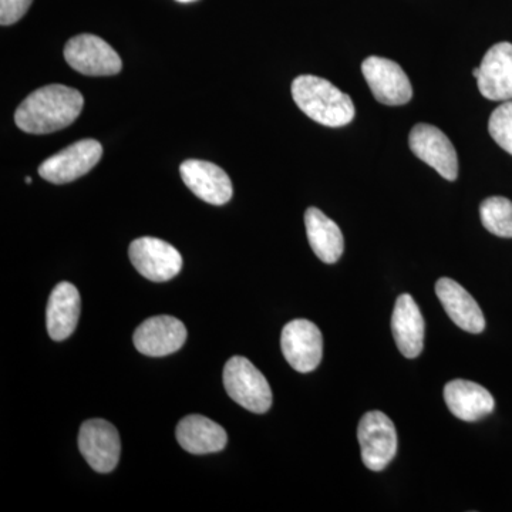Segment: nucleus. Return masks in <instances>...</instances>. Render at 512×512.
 Segmentation results:
<instances>
[{"label":"nucleus","instance_id":"9","mask_svg":"<svg viewBox=\"0 0 512 512\" xmlns=\"http://www.w3.org/2000/svg\"><path fill=\"white\" fill-rule=\"evenodd\" d=\"M281 348L286 362L296 372H313L322 362V333L311 320H292L282 330Z\"/></svg>","mask_w":512,"mask_h":512},{"label":"nucleus","instance_id":"21","mask_svg":"<svg viewBox=\"0 0 512 512\" xmlns=\"http://www.w3.org/2000/svg\"><path fill=\"white\" fill-rule=\"evenodd\" d=\"M484 228L501 238H512V202L504 197H490L481 202Z\"/></svg>","mask_w":512,"mask_h":512},{"label":"nucleus","instance_id":"20","mask_svg":"<svg viewBox=\"0 0 512 512\" xmlns=\"http://www.w3.org/2000/svg\"><path fill=\"white\" fill-rule=\"evenodd\" d=\"M306 234L312 251L325 264H335L345 249V239L336 222L318 208H308L305 214Z\"/></svg>","mask_w":512,"mask_h":512},{"label":"nucleus","instance_id":"25","mask_svg":"<svg viewBox=\"0 0 512 512\" xmlns=\"http://www.w3.org/2000/svg\"><path fill=\"white\" fill-rule=\"evenodd\" d=\"M26 184H32V178L26 177L25 178Z\"/></svg>","mask_w":512,"mask_h":512},{"label":"nucleus","instance_id":"14","mask_svg":"<svg viewBox=\"0 0 512 512\" xmlns=\"http://www.w3.org/2000/svg\"><path fill=\"white\" fill-rule=\"evenodd\" d=\"M184 184L200 200L211 205H224L234 194L231 178L218 165L210 161L187 160L180 167Z\"/></svg>","mask_w":512,"mask_h":512},{"label":"nucleus","instance_id":"11","mask_svg":"<svg viewBox=\"0 0 512 512\" xmlns=\"http://www.w3.org/2000/svg\"><path fill=\"white\" fill-rule=\"evenodd\" d=\"M409 146L414 156L429 164L448 181L458 175V157L450 138L440 128L430 124H417L410 131Z\"/></svg>","mask_w":512,"mask_h":512},{"label":"nucleus","instance_id":"7","mask_svg":"<svg viewBox=\"0 0 512 512\" xmlns=\"http://www.w3.org/2000/svg\"><path fill=\"white\" fill-rule=\"evenodd\" d=\"M64 57L72 69L86 76H114L123 67L116 50L94 35L72 37L64 47Z\"/></svg>","mask_w":512,"mask_h":512},{"label":"nucleus","instance_id":"2","mask_svg":"<svg viewBox=\"0 0 512 512\" xmlns=\"http://www.w3.org/2000/svg\"><path fill=\"white\" fill-rule=\"evenodd\" d=\"M292 97L309 119L322 126H348L355 117V106L348 94L340 92L328 80L311 74L293 80Z\"/></svg>","mask_w":512,"mask_h":512},{"label":"nucleus","instance_id":"22","mask_svg":"<svg viewBox=\"0 0 512 512\" xmlns=\"http://www.w3.org/2000/svg\"><path fill=\"white\" fill-rule=\"evenodd\" d=\"M488 131L495 143L512 156V100L505 101L493 111Z\"/></svg>","mask_w":512,"mask_h":512},{"label":"nucleus","instance_id":"23","mask_svg":"<svg viewBox=\"0 0 512 512\" xmlns=\"http://www.w3.org/2000/svg\"><path fill=\"white\" fill-rule=\"evenodd\" d=\"M33 0H0V25L10 26L28 12Z\"/></svg>","mask_w":512,"mask_h":512},{"label":"nucleus","instance_id":"13","mask_svg":"<svg viewBox=\"0 0 512 512\" xmlns=\"http://www.w3.org/2000/svg\"><path fill=\"white\" fill-rule=\"evenodd\" d=\"M478 89L485 99L512 100V45L497 43L485 53L483 62L473 70Z\"/></svg>","mask_w":512,"mask_h":512},{"label":"nucleus","instance_id":"5","mask_svg":"<svg viewBox=\"0 0 512 512\" xmlns=\"http://www.w3.org/2000/svg\"><path fill=\"white\" fill-rule=\"evenodd\" d=\"M103 156V147L97 140L86 138L64 148L39 167L40 177L52 184H67L93 170Z\"/></svg>","mask_w":512,"mask_h":512},{"label":"nucleus","instance_id":"12","mask_svg":"<svg viewBox=\"0 0 512 512\" xmlns=\"http://www.w3.org/2000/svg\"><path fill=\"white\" fill-rule=\"evenodd\" d=\"M187 340L184 323L174 316L160 315L147 319L134 332V346L138 352L151 357L173 355Z\"/></svg>","mask_w":512,"mask_h":512},{"label":"nucleus","instance_id":"6","mask_svg":"<svg viewBox=\"0 0 512 512\" xmlns=\"http://www.w3.org/2000/svg\"><path fill=\"white\" fill-rule=\"evenodd\" d=\"M131 264L148 281L167 282L175 278L183 268V256L163 241L153 237L138 238L128 248Z\"/></svg>","mask_w":512,"mask_h":512},{"label":"nucleus","instance_id":"16","mask_svg":"<svg viewBox=\"0 0 512 512\" xmlns=\"http://www.w3.org/2000/svg\"><path fill=\"white\" fill-rule=\"evenodd\" d=\"M393 338L397 348L407 359H416L423 352L424 326L419 306L409 293L397 298L392 316Z\"/></svg>","mask_w":512,"mask_h":512},{"label":"nucleus","instance_id":"8","mask_svg":"<svg viewBox=\"0 0 512 512\" xmlns=\"http://www.w3.org/2000/svg\"><path fill=\"white\" fill-rule=\"evenodd\" d=\"M79 448L94 471L101 474L111 473L120 460L119 431L106 420L84 421L80 427Z\"/></svg>","mask_w":512,"mask_h":512},{"label":"nucleus","instance_id":"19","mask_svg":"<svg viewBox=\"0 0 512 512\" xmlns=\"http://www.w3.org/2000/svg\"><path fill=\"white\" fill-rule=\"evenodd\" d=\"M178 443L191 454L218 453L224 450L228 443L227 431L200 414H191L178 423L175 430Z\"/></svg>","mask_w":512,"mask_h":512},{"label":"nucleus","instance_id":"18","mask_svg":"<svg viewBox=\"0 0 512 512\" xmlns=\"http://www.w3.org/2000/svg\"><path fill=\"white\" fill-rule=\"evenodd\" d=\"M82 299L76 286L62 282L56 286L47 303L46 322L50 338L62 342L73 335L79 323Z\"/></svg>","mask_w":512,"mask_h":512},{"label":"nucleus","instance_id":"15","mask_svg":"<svg viewBox=\"0 0 512 512\" xmlns=\"http://www.w3.org/2000/svg\"><path fill=\"white\" fill-rule=\"evenodd\" d=\"M436 295L443 305L448 318L468 333L483 332L485 319L483 311L470 295L458 282L450 278H441L436 284Z\"/></svg>","mask_w":512,"mask_h":512},{"label":"nucleus","instance_id":"10","mask_svg":"<svg viewBox=\"0 0 512 512\" xmlns=\"http://www.w3.org/2000/svg\"><path fill=\"white\" fill-rule=\"evenodd\" d=\"M370 90L377 101L386 106H403L412 100L413 89L402 67L384 57H367L362 64Z\"/></svg>","mask_w":512,"mask_h":512},{"label":"nucleus","instance_id":"3","mask_svg":"<svg viewBox=\"0 0 512 512\" xmlns=\"http://www.w3.org/2000/svg\"><path fill=\"white\" fill-rule=\"evenodd\" d=\"M228 396L248 412L264 414L272 406V390L266 377L247 359L234 356L224 367Z\"/></svg>","mask_w":512,"mask_h":512},{"label":"nucleus","instance_id":"24","mask_svg":"<svg viewBox=\"0 0 512 512\" xmlns=\"http://www.w3.org/2000/svg\"><path fill=\"white\" fill-rule=\"evenodd\" d=\"M177 2H180V3H191V2H195V0H177Z\"/></svg>","mask_w":512,"mask_h":512},{"label":"nucleus","instance_id":"17","mask_svg":"<svg viewBox=\"0 0 512 512\" xmlns=\"http://www.w3.org/2000/svg\"><path fill=\"white\" fill-rule=\"evenodd\" d=\"M444 400L448 410L457 419L478 421L494 412L495 400L485 387L468 380H451L444 387Z\"/></svg>","mask_w":512,"mask_h":512},{"label":"nucleus","instance_id":"1","mask_svg":"<svg viewBox=\"0 0 512 512\" xmlns=\"http://www.w3.org/2000/svg\"><path fill=\"white\" fill-rule=\"evenodd\" d=\"M84 99L79 90L50 84L30 93L15 113V123L29 134H49L69 127L82 113Z\"/></svg>","mask_w":512,"mask_h":512},{"label":"nucleus","instance_id":"4","mask_svg":"<svg viewBox=\"0 0 512 512\" xmlns=\"http://www.w3.org/2000/svg\"><path fill=\"white\" fill-rule=\"evenodd\" d=\"M357 440L362 460L372 471H382L397 453V431L394 423L382 412H369L357 427Z\"/></svg>","mask_w":512,"mask_h":512}]
</instances>
